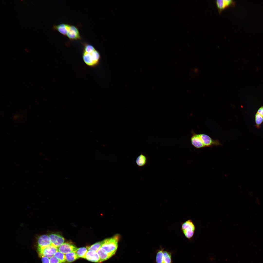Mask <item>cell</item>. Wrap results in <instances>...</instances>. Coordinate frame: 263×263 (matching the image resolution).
<instances>
[{
  "instance_id": "6da1fadb",
  "label": "cell",
  "mask_w": 263,
  "mask_h": 263,
  "mask_svg": "<svg viewBox=\"0 0 263 263\" xmlns=\"http://www.w3.org/2000/svg\"><path fill=\"white\" fill-rule=\"evenodd\" d=\"M120 238L119 235L117 234L111 238L103 240V243L101 248L108 254L110 258L115 254Z\"/></svg>"
},
{
  "instance_id": "7a4b0ae2",
  "label": "cell",
  "mask_w": 263,
  "mask_h": 263,
  "mask_svg": "<svg viewBox=\"0 0 263 263\" xmlns=\"http://www.w3.org/2000/svg\"><path fill=\"white\" fill-rule=\"evenodd\" d=\"M82 57L85 63L88 66L94 67L99 64L100 55L98 51L95 49L92 52L87 53L83 51Z\"/></svg>"
},
{
  "instance_id": "3957f363",
  "label": "cell",
  "mask_w": 263,
  "mask_h": 263,
  "mask_svg": "<svg viewBox=\"0 0 263 263\" xmlns=\"http://www.w3.org/2000/svg\"><path fill=\"white\" fill-rule=\"evenodd\" d=\"M181 232L185 237L190 241L193 240L196 229V226L191 219L180 223Z\"/></svg>"
},
{
  "instance_id": "277c9868",
  "label": "cell",
  "mask_w": 263,
  "mask_h": 263,
  "mask_svg": "<svg viewBox=\"0 0 263 263\" xmlns=\"http://www.w3.org/2000/svg\"><path fill=\"white\" fill-rule=\"evenodd\" d=\"M37 251L40 257L50 258L54 256L58 251L57 248L51 245L41 249H37Z\"/></svg>"
},
{
  "instance_id": "5b68a950",
  "label": "cell",
  "mask_w": 263,
  "mask_h": 263,
  "mask_svg": "<svg viewBox=\"0 0 263 263\" xmlns=\"http://www.w3.org/2000/svg\"><path fill=\"white\" fill-rule=\"evenodd\" d=\"M199 135L205 147H212L213 146L222 145L218 140H214L205 134L200 133Z\"/></svg>"
},
{
  "instance_id": "8992f818",
  "label": "cell",
  "mask_w": 263,
  "mask_h": 263,
  "mask_svg": "<svg viewBox=\"0 0 263 263\" xmlns=\"http://www.w3.org/2000/svg\"><path fill=\"white\" fill-rule=\"evenodd\" d=\"M66 36L71 41L79 40L81 39L78 28L73 25H70Z\"/></svg>"
},
{
  "instance_id": "52a82bcc",
  "label": "cell",
  "mask_w": 263,
  "mask_h": 263,
  "mask_svg": "<svg viewBox=\"0 0 263 263\" xmlns=\"http://www.w3.org/2000/svg\"><path fill=\"white\" fill-rule=\"evenodd\" d=\"M58 251L65 254L72 252H75L77 248L73 244L68 242L64 243L57 248Z\"/></svg>"
},
{
  "instance_id": "ba28073f",
  "label": "cell",
  "mask_w": 263,
  "mask_h": 263,
  "mask_svg": "<svg viewBox=\"0 0 263 263\" xmlns=\"http://www.w3.org/2000/svg\"><path fill=\"white\" fill-rule=\"evenodd\" d=\"M48 235L50 239L51 245L57 248L64 243V238L59 234H51Z\"/></svg>"
},
{
  "instance_id": "9c48e42d",
  "label": "cell",
  "mask_w": 263,
  "mask_h": 263,
  "mask_svg": "<svg viewBox=\"0 0 263 263\" xmlns=\"http://www.w3.org/2000/svg\"><path fill=\"white\" fill-rule=\"evenodd\" d=\"M37 249H41L51 245L50 239L48 235H43L39 236L38 240Z\"/></svg>"
},
{
  "instance_id": "30bf717a",
  "label": "cell",
  "mask_w": 263,
  "mask_h": 263,
  "mask_svg": "<svg viewBox=\"0 0 263 263\" xmlns=\"http://www.w3.org/2000/svg\"><path fill=\"white\" fill-rule=\"evenodd\" d=\"M192 135L191 138L192 145L197 149H200L205 147L202 142L199 134H196L192 132Z\"/></svg>"
},
{
  "instance_id": "8fae6325",
  "label": "cell",
  "mask_w": 263,
  "mask_h": 263,
  "mask_svg": "<svg viewBox=\"0 0 263 263\" xmlns=\"http://www.w3.org/2000/svg\"><path fill=\"white\" fill-rule=\"evenodd\" d=\"M70 25L66 23H62L57 25H53L52 29L56 30L62 35L66 36Z\"/></svg>"
},
{
  "instance_id": "7c38bea8",
  "label": "cell",
  "mask_w": 263,
  "mask_h": 263,
  "mask_svg": "<svg viewBox=\"0 0 263 263\" xmlns=\"http://www.w3.org/2000/svg\"><path fill=\"white\" fill-rule=\"evenodd\" d=\"M216 3L220 12L225 8L230 6H234L235 2L232 0H217Z\"/></svg>"
},
{
  "instance_id": "4fadbf2b",
  "label": "cell",
  "mask_w": 263,
  "mask_h": 263,
  "mask_svg": "<svg viewBox=\"0 0 263 263\" xmlns=\"http://www.w3.org/2000/svg\"><path fill=\"white\" fill-rule=\"evenodd\" d=\"M85 259L92 262L101 263L99 256L97 252L88 251Z\"/></svg>"
},
{
  "instance_id": "5bb4252c",
  "label": "cell",
  "mask_w": 263,
  "mask_h": 263,
  "mask_svg": "<svg viewBox=\"0 0 263 263\" xmlns=\"http://www.w3.org/2000/svg\"><path fill=\"white\" fill-rule=\"evenodd\" d=\"M147 159L144 154L141 153L136 158L135 162L137 165L139 167L144 166L146 164Z\"/></svg>"
},
{
  "instance_id": "9a60e30c",
  "label": "cell",
  "mask_w": 263,
  "mask_h": 263,
  "mask_svg": "<svg viewBox=\"0 0 263 263\" xmlns=\"http://www.w3.org/2000/svg\"><path fill=\"white\" fill-rule=\"evenodd\" d=\"M173 253L165 249L163 252L162 263H172V257Z\"/></svg>"
},
{
  "instance_id": "2e32d148",
  "label": "cell",
  "mask_w": 263,
  "mask_h": 263,
  "mask_svg": "<svg viewBox=\"0 0 263 263\" xmlns=\"http://www.w3.org/2000/svg\"><path fill=\"white\" fill-rule=\"evenodd\" d=\"M164 249V248L160 246L159 249L156 250L155 263H162L163 252Z\"/></svg>"
},
{
  "instance_id": "e0dca14e",
  "label": "cell",
  "mask_w": 263,
  "mask_h": 263,
  "mask_svg": "<svg viewBox=\"0 0 263 263\" xmlns=\"http://www.w3.org/2000/svg\"><path fill=\"white\" fill-rule=\"evenodd\" d=\"M97 252L99 256L101 263L106 260L110 258L108 254L101 248H100Z\"/></svg>"
},
{
  "instance_id": "ac0fdd59",
  "label": "cell",
  "mask_w": 263,
  "mask_h": 263,
  "mask_svg": "<svg viewBox=\"0 0 263 263\" xmlns=\"http://www.w3.org/2000/svg\"><path fill=\"white\" fill-rule=\"evenodd\" d=\"M88 251L87 248L82 247L77 248L75 253L79 258L85 259L86 254Z\"/></svg>"
},
{
  "instance_id": "d6986e66",
  "label": "cell",
  "mask_w": 263,
  "mask_h": 263,
  "mask_svg": "<svg viewBox=\"0 0 263 263\" xmlns=\"http://www.w3.org/2000/svg\"><path fill=\"white\" fill-rule=\"evenodd\" d=\"M67 263L73 262L79 258L75 252H72L65 254Z\"/></svg>"
},
{
  "instance_id": "ffe728a7",
  "label": "cell",
  "mask_w": 263,
  "mask_h": 263,
  "mask_svg": "<svg viewBox=\"0 0 263 263\" xmlns=\"http://www.w3.org/2000/svg\"><path fill=\"white\" fill-rule=\"evenodd\" d=\"M103 243V241L97 242L90 246H88L87 248L88 251H91L97 252L101 248Z\"/></svg>"
},
{
  "instance_id": "44dd1931",
  "label": "cell",
  "mask_w": 263,
  "mask_h": 263,
  "mask_svg": "<svg viewBox=\"0 0 263 263\" xmlns=\"http://www.w3.org/2000/svg\"><path fill=\"white\" fill-rule=\"evenodd\" d=\"M54 256L62 263H67L65 254L58 251L55 253Z\"/></svg>"
},
{
  "instance_id": "7402d4cb",
  "label": "cell",
  "mask_w": 263,
  "mask_h": 263,
  "mask_svg": "<svg viewBox=\"0 0 263 263\" xmlns=\"http://www.w3.org/2000/svg\"><path fill=\"white\" fill-rule=\"evenodd\" d=\"M83 45V51L89 53L92 52L95 49L92 45L87 43H82Z\"/></svg>"
},
{
  "instance_id": "603a6c76",
  "label": "cell",
  "mask_w": 263,
  "mask_h": 263,
  "mask_svg": "<svg viewBox=\"0 0 263 263\" xmlns=\"http://www.w3.org/2000/svg\"><path fill=\"white\" fill-rule=\"evenodd\" d=\"M255 122L257 128H259L263 122V116L257 113L255 115Z\"/></svg>"
},
{
  "instance_id": "cb8c5ba5",
  "label": "cell",
  "mask_w": 263,
  "mask_h": 263,
  "mask_svg": "<svg viewBox=\"0 0 263 263\" xmlns=\"http://www.w3.org/2000/svg\"><path fill=\"white\" fill-rule=\"evenodd\" d=\"M50 263H62L54 256L49 259Z\"/></svg>"
},
{
  "instance_id": "d4e9b609",
  "label": "cell",
  "mask_w": 263,
  "mask_h": 263,
  "mask_svg": "<svg viewBox=\"0 0 263 263\" xmlns=\"http://www.w3.org/2000/svg\"><path fill=\"white\" fill-rule=\"evenodd\" d=\"M41 261L42 263H50L49 259L46 257H42Z\"/></svg>"
},
{
  "instance_id": "484cf974",
  "label": "cell",
  "mask_w": 263,
  "mask_h": 263,
  "mask_svg": "<svg viewBox=\"0 0 263 263\" xmlns=\"http://www.w3.org/2000/svg\"><path fill=\"white\" fill-rule=\"evenodd\" d=\"M257 113L263 116V106H262L259 109Z\"/></svg>"
}]
</instances>
